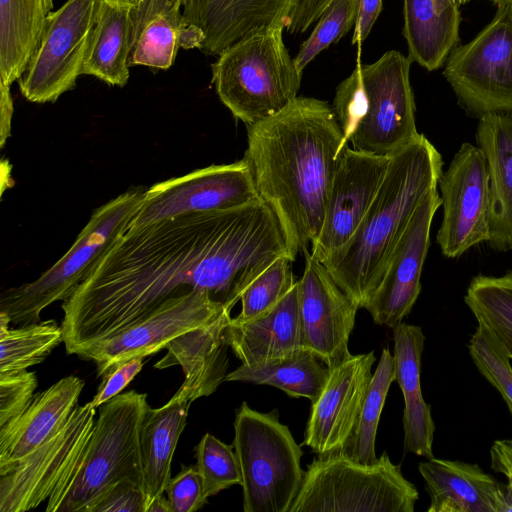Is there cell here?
I'll list each match as a JSON object with an SVG mask.
<instances>
[{"label":"cell","instance_id":"ee69618b","mask_svg":"<svg viewBox=\"0 0 512 512\" xmlns=\"http://www.w3.org/2000/svg\"><path fill=\"white\" fill-rule=\"evenodd\" d=\"M332 0H300L289 16L286 29L290 34H303L312 26Z\"/></svg>","mask_w":512,"mask_h":512},{"label":"cell","instance_id":"ffe728a7","mask_svg":"<svg viewBox=\"0 0 512 512\" xmlns=\"http://www.w3.org/2000/svg\"><path fill=\"white\" fill-rule=\"evenodd\" d=\"M300 0H185L184 17L205 35L201 51L219 55L246 35L286 27Z\"/></svg>","mask_w":512,"mask_h":512},{"label":"cell","instance_id":"8d00e7d4","mask_svg":"<svg viewBox=\"0 0 512 512\" xmlns=\"http://www.w3.org/2000/svg\"><path fill=\"white\" fill-rule=\"evenodd\" d=\"M477 323L469 340V355L479 373L500 393L512 415L511 359L489 327Z\"/></svg>","mask_w":512,"mask_h":512},{"label":"cell","instance_id":"d590c367","mask_svg":"<svg viewBox=\"0 0 512 512\" xmlns=\"http://www.w3.org/2000/svg\"><path fill=\"white\" fill-rule=\"evenodd\" d=\"M295 257L284 255L264 269L241 295V311L231 320L243 323L273 308L295 285L292 262Z\"/></svg>","mask_w":512,"mask_h":512},{"label":"cell","instance_id":"6da1fadb","mask_svg":"<svg viewBox=\"0 0 512 512\" xmlns=\"http://www.w3.org/2000/svg\"><path fill=\"white\" fill-rule=\"evenodd\" d=\"M284 255L296 257L261 199L129 227L63 302L66 352L78 356L193 291L231 311L252 280Z\"/></svg>","mask_w":512,"mask_h":512},{"label":"cell","instance_id":"f6af8a7d","mask_svg":"<svg viewBox=\"0 0 512 512\" xmlns=\"http://www.w3.org/2000/svg\"><path fill=\"white\" fill-rule=\"evenodd\" d=\"M382 10V0H356L352 44L364 42Z\"/></svg>","mask_w":512,"mask_h":512},{"label":"cell","instance_id":"816d5d0a","mask_svg":"<svg viewBox=\"0 0 512 512\" xmlns=\"http://www.w3.org/2000/svg\"><path fill=\"white\" fill-rule=\"evenodd\" d=\"M459 6L468 3L470 0H454Z\"/></svg>","mask_w":512,"mask_h":512},{"label":"cell","instance_id":"d6a6232c","mask_svg":"<svg viewBox=\"0 0 512 512\" xmlns=\"http://www.w3.org/2000/svg\"><path fill=\"white\" fill-rule=\"evenodd\" d=\"M464 302L477 321L487 325L512 360V270L502 275H475Z\"/></svg>","mask_w":512,"mask_h":512},{"label":"cell","instance_id":"cb8c5ba5","mask_svg":"<svg viewBox=\"0 0 512 512\" xmlns=\"http://www.w3.org/2000/svg\"><path fill=\"white\" fill-rule=\"evenodd\" d=\"M230 320L231 312H225L215 321L178 336L154 365L157 369L181 366L184 381L177 391L191 402L211 395L225 381L229 346L224 333Z\"/></svg>","mask_w":512,"mask_h":512},{"label":"cell","instance_id":"681fc988","mask_svg":"<svg viewBox=\"0 0 512 512\" xmlns=\"http://www.w3.org/2000/svg\"><path fill=\"white\" fill-rule=\"evenodd\" d=\"M501 512H512V483L507 481L503 486V502Z\"/></svg>","mask_w":512,"mask_h":512},{"label":"cell","instance_id":"4dcf8cb0","mask_svg":"<svg viewBox=\"0 0 512 512\" xmlns=\"http://www.w3.org/2000/svg\"><path fill=\"white\" fill-rule=\"evenodd\" d=\"M53 0H0V83L18 81L37 50Z\"/></svg>","mask_w":512,"mask_h":512},{"label":"cell","instance_id":"74e56055","mask_svg":"<svg viewBox=\"0 0 512 512\" xmlns=\"http://www.w3.org/2000/svg\"><path fill=\"white\" fill-rule=\"evenodd\" d=\"M232 445L206 433L195 448L196 466L201 474L206 498L241 484L239 463Z\"/></svg>","mask_w":512,"mask_h":512},{"label":"cell","instance_id":"f907efd6","mask_svg":"<svg viewBox=\"0 0 512 512\" xmlns=\"http://www.w3.org/2000/svg\"><path fill=\"white\" fill-rule=\"evenodd\" d=\"M497 6L499 5H512V0H491Z\"/></svg>","mask_w":512,"mask_h":512},{"label":"cell","instance_id":"ac0fdd59","mask_svg":"<svg viewBox=\"0 0 512 512\" xmlns=\"http://www.w3.org/2000/svg\"><path fill=\"white\" fill-rule=\"evenodd\" d=\"M390 156L373 155L347 146L334 175L311 255L327 260L353 236L369 209L388 168Z\"/></svg>","mask_w":512,"mask_h":512},{"label":"cell","instance_id":"b9f144b4","mask_svg":"<svg viewBox=\"0 0 512 512\" xmlns=\"http://www.w3.org/2000/svg\"><path fill=\"white\" fill-rule=\"evenodd\" d=\"M92 512H145L142 486L130 479L115 483L100 498Z\"/></svg>","mask_w":512,"mask_h":512},{"label":"cell","instance_id":"5b68a950","mask_svg":"<svg viewBox=\"0 0 512 512\" xmlns=\"http://www.w3.org/2000/svg\"><path fill=\"white\" fill-rule=\"evenodd\" d=\"M284 28L246 35L222 51L212 65L220 101L246 126L272 117L298 97L302 73L284 44Z\"/></svg>","mask_w":512,"mask_h":512},{"label":"cell","instance_id":"7402d4cb","mask_svg":"<svg viewBox=\"0 0 512 512\" xmlns=\"http://www.w3.org/2000/svg\"><path fill=\"white\" fill-rule=\"evenodd\" d=\"M84 381L66 376L35 394L25 411L0 429V470L23 459L53 437L78 406Z\"/></svg>","mask_w":512,"mask_h":512},{"label":"cell","instance_id":"60d3db41","mask_svg":"<svg viewBox=\"0 0 512 512\" xmlns=\"http://www.w3.org/2000/svg\"><path fill=\"white\" fill-rule=\"evenodd\" d=\"M165 492L172 512H195L208 502L196 465H182L180 472L170 479Z\"/></svg>","mask_w":512,"mask_h":512},{"label":"cell","instance_id":"ab89813d","mask_svg":"<svg viewBox=\"0 0 512 512\" xmlns=\"http://www.w3.org/2000/svg\"><path fill=\"white\" fill-rule=\"evenodd\" d=\"M38 386L35 372H0V429L16 420L32 401Z\"/></svg>","mask_w":512,"mask_h":512},{"label":"cell","instance_id":"7bdbcfd3","mask_svg":"<svg viewBox=\"0 0 512 512\" xmlns=\"http://www.w3.org/2000/svg\"><path fill=\"white\" fill-rule=\"evenodd\" d=\"M143 367V357H135L123 362L105 375L102 376V382L90 401L95 408H99L113 397L122 393L124 388L134 379Z\"/></svg>","mask_w":512,"mask_h":512},{"label":"cell","instance_id":"4fadbf2b","mask_svg":"<svg viewBox=\"0 0 512 512\" xmlns=\"http://www.w3.org/2000/svg\"><path fill=\"white\" fill-rule=\"evenodd\" d=\"M257 199L260 198L244 159L211 165L158 182L147 189L129 227L181 215L230 209Z\"/></svg>","mask_w":512,"mask_h":512},{"label":"cell","instance_id":"ba28073f","mask_svg":"<svg viewBox=\"0 0 512 512\" xmlns=\"http://www.w3.org/2000/svg\"><path fill=\"white\" fill-rule=\"evenodd\" d=\"M241 472L244 512H290L305 471L303 452L278 410H236L232 443Z\"/></svg>","mask_w":512,"mask_h":512},{"label":"cell","instance_id":"8992f818","mask_svg":"<svg viewBox=\"0 0 512 512\" xmlns=\"http://www.w3.org/2000/svg\"><path fill=\"white\" fill-rule=\"evenodd\" d=\"M419 493L384 451L363 464L343 449L307 466L290 512H413Z\"/></svg>","mask_w":512,"mask_h":512},{"label":"cell","instance_id":"d4e9b609","mask_svg":"<svg viewBox=\"0 0 512 512\" xmlns=\"http://www.w3.org/2000/svg\"><path fill=\"white\" fill-rule=\"evenodd\" d=\"M418 471L430 498L428 512H501L503 486L479 465L430 458Z\"/></svg>","mask_w":512,"mask_h":512},{"label":"cell","instance_id":"603a6c76","mask_svg":"<svg viewBox=\"0 0 512 512\" xmlns=\"http://www.w3.org/2000/svg\"><path fill=\"white\" fill-rule=\"evenodd\" d=\"M224 334L242 365L263 364L304 350L298 281L267 312L243 323L230 320Z\"/></svg>","mask_w":512,"mask_h":512},{"label":"cell","instance_id":"f5cc1de1","mask_svg":"<svg viewBox=\"0 0 512 512\" xmlns=\"http://www.w3.org/2000/svg\"><path fill=\"white\" fill-rule=\"evenodd\" d=\"M185 2V1H184Z\"/></svg>","mask_w":512,"mask_h":512},{"label":"cell","instance_id":"f546056e","mask_svg":"<svg viewBox=\"0 0 512 512\" xmlns=\"http://www.w3.org/2000/svg\"><path fill=\"white\" fill-rule=\"evenodd\" d=\"M133 8V0H99L83 74L112 86L124 87L127 84Z\"/></svg>","mask_w":512,"mask_h":512},{"label":"cell","instance_id":"2e32d148","mask_svg":"<svg viewBox=\"0 0 512 512\" xmlns=\"http://www.w3.org/2000/svg\"><path fill=\"white\" fill-rule=\"evenodd\" d=\"M441 206L437 188L414 210L388 259L383 278L364 304L374 323L394 327L410 313L421 292V274L434 216Z\"/></svg>","mask_w":512,"mask_h":512},{"label":"cell","instance_id":"d6986e66","mask_svg":"<svg viewBox=\"0 0 512 512\" xmlns=\"http://www.w3.org/2000/svg\"><path fill=\"white\" fill-rule=\"evenodd\" d=\"M376 360L374 352L351 355L329 370L327 381L315 402L303 444L318 455L342 450L355 429Z\"/></svg>","mask_w":512,"mask_h":512},{"label":"cell","instance_id":"30bf717a","mask_svg":"<svg viewBox=\"0 0 512 512\" xmlns=\"http://www.w3.org/2000/svg\"><path fill=\"white\" fill-rule=\"evenodd\" d=\"M411 63L401 52L390 50L375 62L360 65L366 101L364 113L348 137L351 148L391 156L419 134Z\"/></svg>","mask_w":512,"mask_h":512},{"label":"cell","instance_id":"bcb514c9","mask_svg":"<svg viewBox=\"0 0 512 512\" xmlns=\"http://www.w3.org/2000/svg\"><path fill=\"white\" fill-rule=\"evenodd\" d=\"M491 469L512 483V440H496L490 448Z\"/></svg>","mask_w":512,"mask_h":512},{"label":"cell","instance_id":"9c48e42d","mask_svg":"<svg viewBox=\"0 0 512 512\" xmlns=\"http://www.w3.org/2000/svg\"><path fill=\"white\" fill-rule=\"evenodd\" d=\"M443 75L469 117L512 113V5L497 6L488 25L450 52Z\"/></svg>","mask_w":512,"mask_h":512},{"label":"cell","instance_id":"1f68e13d","mask_svg":"<svg viewBox=\"0 0 512 512\" xmlns=\"http://www.w3.org/2000/svg\"><path fill=\"white\" fill-rule=\"evenodd\" d=\"M321 360L304 349L294 355L257 365H240L226 375L225 381H241L276 387L288 396L315 402L329 375Z\"/></svg>","mask_w":512,"mask_h":512},{"label":"cell","instance_id":"e575fe53","mask_svg":"<svg viewBox=\"0 0 512 512\" xmlns=\"http://www.w3.org/2000/svg\"><path fill=\"white\" fill-rule=\"evenodd\" d=\"M62 342V327L55 320L9 328L0 333V372L40 364Z\"/></svg>","mask_w":512,"mask_h":512},{"label":"cell","instance_id":"7c38bea8","mask_svg":"<svg viewBox=\"0 0 512 512\" xmlns=\"http://www.w3.org/2000/svg\"><path fill=\"white\" fill-rule=\"evenodd\" d=\"M442 221L436 234L441 254L458 259L490 237L491 189L483 152L469 142L461 144L438 187Z\"/></svg>","mask_w":512,"mask_h":512},{"label":"cell","instance_id":"7dc6e473","mask_svg":"<svg viewBox=\"0 0 512 512\" xmlns=\"http://www.w3.org/2000/svg\"><path fill=\"white\" fill-rule=\"evenodd\" d=\"M1 92V147L10 135V123L13 113V101L10 86L0 83Z\"/></svg>","mask_w":512,"mask_h":512},{"label":"cell","instance_id":"8fae6325","mask_svg":"<svg viewBox=\"0 0 512 512\" xmlns=\"http://www.w3.org/2000/svg\"><path fill=\"white\" fill-rule=\"evenodd\" d=\"M99 0H67L50 14L40 44L18 80L22 96L55 102L83 74Z\"/></svg>","mask_w":512,"mask_h":512},{"label":"cell","instance_id":"9a60e30c","mask_svg":"<svg viewBox=\"0 0 512 512\" xmlns=\"http://www.w3.org/2000/svg\"><path fill=\"white\" fill-rule=\"evenodd\" d=\"M225 312L231 311L206 292L193 291L165 302L140 321L85 349L78 357L92 360L102 377L123 362L167 348L173 339L215 321Z\"/></svg>","mask_w":512,"mask_h":512},{"label":"cell","instance_id":"c3c4849f","mask_svg":"<svg viewBox=\"0 0 512 512\" xmlns=\"http://www.w3.org/2000/svg\"><path fill=\"white\" fill-rule=\"evenodd\" d=\"M147 512H172V507L168 498L161 496L151 503Z\"/></svg>","mask_w":512,"mask_h":512},{"label":"cell","instance_id":"484cf974","mask_svg":"<svg viewBox=\"0 0 512 512\" xmlns=\"http://www.w3.org/2000/svg\"><path fill=\"white\" fill-rule=\"evenodd\" d=\"M394 375L404 398V448L427 459L433 458L435 424L431 406L421 391V357L425 335L420 326L404 323L392 327Z\"/></svg>","mask_w":512,"mask_h":512},{"label":"cell","instance_id":"83f0119b","mask_svg":"<svg viewBox=\"0 0 512 512\" xmlns=\"http://www.w3.org/2000/svg\"><path fill=\"white\" fill-rule=\"evenodd\" d=\"M192 402L179 391L163 406L147 408L140 429L142 489L145 512L163 496L171 479V464Z\"/></svg>","mask_w":512,"mask_h":512},{"label":"cell","instance_id":"3957f363","mask_svg":"<svg viewBox=\"0 0 512 512\" xmlns=\"http://www.w3.org/2000/svg\"><path fill=\"white\" fill-rule=\"evenodd\" d=\"M443 158L419 133L390 156L381 185L351 239L323 262L359 307L381 282L388 259L414 210L438 187Z\"/></svg>","mask_w":512,"mask_h":512},{"label":"cell","instance_id":"5bb4252c","mask_svg":"<svg viewBox=\"0 0 512 512\" xmlns=\"http://www.w3.org/2000/svg\"><path fill=\"white\" fill-rule=\"evenodd\" d=\"M95 412L91 402L78 405L53 437L0 470V512L28 511L49 499L86 445L94 427Z\"/></svg>","mask_w":512,"mask_h":512},{"label":"cell","instance_id":"52a82bcc","mask_svg":"<svg viewBox=\"0 0 512 512\" xmlns=\"http://www.w3.org/2000/svg\"><path fill=\"white\" fill-rule=\"evenodd\" d=\"M146 190L134 188L97 208L71 248L36 280L1 294L0 312L13 324L40 321V314L55 301L67 300L103 254L132 223Z\"/></svg>","mask_w":512,"mask_h":512},{"label":"cell","instance_id":"f1b7e54d","mask_svg":"<svg viewBox=\"0 0 512 512\" xmlns=\"http://www.w3.org/2000/svg\"><path fill=\"white\" fill-rule=\"evenodd\" d=\"M408 57L428 71L442 67L459 42L461 14L454 0H403Z\"/></svg>","mask_w":512,"mask_h":512},{"label":"cell","instance_id":"e0dca14e","mask_svg":"<svg viewBox=\"0 0 512 512\" xmlns=\"http://www.w3.org/2000/svg\"><path fill=\"white\" fill-rule=\"evenodd\" d=\"M303 254L305 266L298 280L303 343L331 370L351 356L348 342L359 307L321 261L308 250Z\"/></svg>","mask_w":512,"mask_h":512},{"label":"cell","instance_id":"836d02e7","mask_svg":"<svg viewBox=\"0 0 512 512\" xmlns=\"http://www.w3.org/2000/svg\"><path fill=\"white\" fill-rule=\"evenodd\" d=\"M394 380L393 356L389 348H383L366 391L355 429L343 449L360 463L371 464L378 458L375 452L377 428L389 388Z\"/></svg>","mask_w":512,"mask_h":512},{"label":"cell","instance_id":"277c9868","mask_svg":"<svg viewBox=\"0 0 512 512\" xmlns=\"http://www.w3.org/2000/svg\"><path fill=\"white\" fill-rule=\"evenodd\" d=\"M147 394L123 392L99 407L91 435L48 499L47 512H92L115 483L142 486L140 429Z\"/></svg>","mask_w":512,"mask_h":512},{"label":"cell","instance_id":"4316f807","mask_svg":"<svg viewBox=\"0 0 512 512\" xmlns=\"http://www.w3.org/2000/svg\"><path fill=\"white\" fill-rule=\"evenodd\" d=\"M476 146L483 152L491 189L490 237L494 251L512 250V113L478 120Z\"/></svg>","mask_w":512,"mask_h":512},{"label":"cell","instance_id":"44dd1931","mask_svg":"<svg viewBox=\"0 0 512 512\" xmlns=\"http://www.w3.org/2000/svg\"><path fill=\"white\" fill-rule=\"evenodd\" d=\"M185 0H134L130 66L170 68L179 49H200L205 35L183 14Z\"/></svg>","mask_w":512,"mask_h":512},{"label":"cell","instance_id":"f35d334b","mask_svg":"<svg viewBox=\"0 0 512 512\" xmlns=\"http://www.w3.org/2000/svg\"><path fill=\"white\" fill-rule=\"evenodd\" d=\"M356 19V0H332L326 7L310 36L301 44L294 58L302 73L323 50L346 35Z\"/></svg>","mask_w":512,"mask_h":512},{"label":"cell","instance_id":"7a4b0ae2","mask_svg":"<svg viewBox=\"0 0 512 512\" xmlns=\"http://www.w3.org/2000/svg\"><path fill=\"white\" fill-rule=\"evenodd\" d=\"M246 161L259 198L277 215L293 253L318 236L332 181L348 146L328 102L298 96L247 126Z\"/></svg>","mask_w":512,"mask_h":512}]
</instances>
